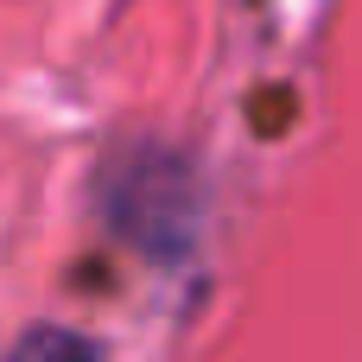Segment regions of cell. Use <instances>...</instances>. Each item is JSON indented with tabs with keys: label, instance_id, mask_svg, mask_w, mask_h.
I'll return each mask as SVG.
<instances>
[{
	"label": "cell",
	"instance_id": "6da1fadb",
	"mask_svg": "<svg viewBox=\"0 0 362 362\" xmlns=\"http://www.w3.org/2000/svg\"><path fill=\"white\" fill-rule=\"evenodd\" d=\"M108 216H115L134 242L172 255V248L191 235V216H197L191 165H185L178 153H165V146L127 153V159L108 172Z\"/></svg>",
	"mask_w": 362,
	"mask_h": 362
},
{
	"label": "cell",
	"instance_id": "7a4b0ae2",
	"mask_svg": "<svg viewBox=\"0 0 362 362\" xmlns=\"http://www.w3.org/2000/svg\"><path fill=\"white\" fill-rule=\"evenodd\" d=\"M13 362H102V356H95V344H83L76 331H32V337L13 350Z\"/></svg>",
	"mask_w": 362,
	"mask_h": 362
}]
</instances>
